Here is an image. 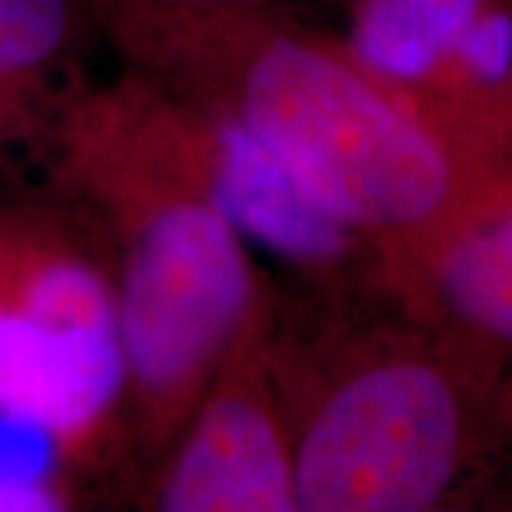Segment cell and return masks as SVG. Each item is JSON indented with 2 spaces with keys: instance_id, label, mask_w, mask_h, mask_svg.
I'll return each instance as SVG.
<instances>
[{
  "instance_id": "obj_1",
  "label": "cell",
  "mask_w": 512,
  "mask_h": 512,
  "mask_svg": "<svg viewBox=\"0 0 512 512\" xmlns=\"http://www.w3.org/2000/svg\"><path fill=\"white\" fill-rule=\"evenodd\" d=\"M109 256L140 507L160 464L271 305L180 97L137 69L83 80L40 157Z\"/></svg>"
},
{
  "instance_id": "obj_2",
  "label": "cell",
  "mask_w": 512,
  "mask_h": 512,
  "mask_svg": "<svg viewBox=\"0 0 512 512\" xmlns=\"http://www.w3.org/2000/svg\"><path fill=\"white\" fill-rule=\"evenodd\" d=\"M265 365L299 512H427L512 421L510 376L373 279L274 285Z\"/></svg>"
},
{
  "instance_id": "obj_3",
  "label": "cell",
  "mask_w": 512,
  "mask_h": 512,
  "mask_svg": "<svg viewBox=\"0 0 512 512\" xmlns=\"http://www.w3.org/2000/svg\"><path fill=\"white\" fill-rule=\"evenodd\" d=\"M242 128L373 254H413L464 197L473 157L367 69L345 37L282 6L165 23L114 49Z\"/></svg>"
},
{
  "instance_id": "obj_4",
  "label": "cell",
  "mask_w": 512,
  "mask_h": 512,
  "mask_svg": "<svg viewBox=\"0 0 512 512\" xmlns=\"http://www.w3.org/2000/svg\"><path fill=\"white\" fill-rule=\"evenodd\" d=\"M0 424L140 507L109 256L52 183H0Z\"/></svg>"
},
{
  "instance_id": "obj_5",
  "label": "cell",
  "mask_w": 512,
  "mask_h": 512,
  "mask_svg": "<svg viewBox=\"0 0 512 512\" xmlns=\"http://www.w3.org/2000/svg\"><path fill=\"white\" fill-rule=\"evenodd\" d=\"M373 282L510 376L512 123L478 151L467 191L439 231Z\"/></svg>"
},
{
  "instance_id": "obj_6",
  "label": "cell",
  "mask_w": 512,
  "mask_h": 512,
  "mask_svg": "<svg viewBox=\"0 0 512 512\" xmlns=\"http://www.w3.org/2000/svg\"><path fill=\"white\" fill-rule=\"evenodd\" d=\"M268 313L271 305L174 441L143 512H299L265 365Z\"/></svg>"
},
{
  "instance_id": "obj_7",
  "label": "cell",
  "mask_w": 512,
  "mask_h": 512,
  "mask_svg": "<svg viewBox=\"0 0 512 512\" xmlns=\"http://www.w3.org/2000/svg\"><path fill=\"white\" fill-rule=\"evenodd\" d=\"M89 26L86 0H0V157H43L83 83L74 66Z\"/></svg>"
},
{
  "instance_id": "obj_8",
  "label": "cell",
  "mask_w": 512,
  "mask_h": 512,
  "mask_svg": "<svg viewBox=\"0 0 512 512\" xmlns=\"http://www.w3.org/2000/svg\"><path fill=\"white\" fill-rule=\"evenodd\" d=\"M86 6L92 12L94 29H100L111 46L120 49L128 40L165 23L282 6V0H86Z\"/></svg>"
},
{
  "instance_id": "obj_9",
  "label": "cell",
  "mask_w": 512,
  "mask_h": 512,
  "mask_svg": "<svg viewBox=\"0 0 512 512\" xmlns=\"http://www.w3.org/2000/svg\"><path fill=\"white\" fill-rule=\"evenodd\" d=\"M89 484L60 464L32 470L0 461V512H97Z\"/></svg>"
},
{
  "instance_id": "obj_10",
  "label": "cell",
  "mask_w": 512,
  "mask_h": 512,
  "mask_svg": "<svg viewBox=\"0 0 512 512\" xmlns=\"http://www.w3.org/2000/svg\"><path fill=\"white\" fill-rule=\"evenodd\" d=\"M427 512H510L507 507L498 504L490 481V470H481L470 481H464L456 493H450L436 507Z\"/></svg>"
},
{
  "instance_id": "obj_11",
  "label": "cell",
  "mask_w": 512,
  "mask_h": 512,
  "mask_svg": "<svg viewBox=\"0 0 512 512\" xmlns=\"http://www.w3.org/2000/svg\"><path fill=\"white\" fill-rule=\"evenodd\" d=\"M348 3H350V6H353V3H359V0H348Z\"/></svg>"
},
{
  "instance_id": "obj_12",
  "label": "cell",
  "mask_w": 512,
  "mask_h": 512,
  "mask_svg": "<svg viewBox=\"0 0 512 512\" xmlns=\"http://www.w3.org/2000/svg\"><path fill=\"white\" fill-rule=\"evenodd\" d=\"M510 512H512V510H510Z\"/></svg>"
}]
</instances>
